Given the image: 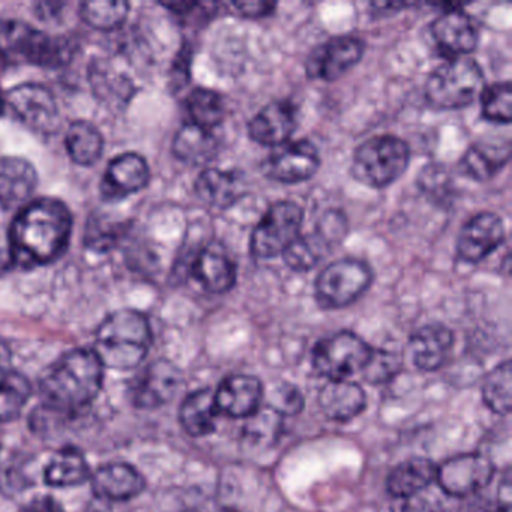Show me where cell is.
<instances>
[{
    "instance_id": "obj_1",
    "label": "cell",
    "mask_w": 512,
    "mask_h": 512,
    "mask_svg": "<svg viewBox=\"0 0 512 512\" xmlns=\"http://www.w3.org/2000/svg\"><path fill=\"white\" fill-rule=\"evenodd\" d=\"M73 230V215L58 199L35 200L17 214L11 226L10 256L22 268L49 265L64 254Z\"/></svg>"
},
{
    "instance_id": "obj_2",
    "label": "cell",
    "mask_w": 512,
    "mask_h": 512,
    "mask_svg": "<svg viewBox=\"0 0 512 512\" xmlns=\"http://www.w3.org/2000/svg\"><path fill=\"white\" fill-rule=\"evenodd\" d=\"M103 380L104 367L94 350H70L41 380V400L49 412L76 415L94 403Z\"/></svg>"
},
{
    "instance_id": "obj_3",
    "label": "cell",
    "mask_w": 512,
    "mask_h": 512,
    "mask_svg": "<svg viewBox=\"0 0 512 512\" xmlns=\"http://www.w3.org/2000/svg\"><path fill=\"white\" fill-rule=\"evenodd\" d=\"M151 343L152 331L146 316L139 311L121 310L101 323L92 350L103 367L127 371L145 361Z\"/></svg>"
},
{
    "instance_id": "obj_4",
    "label": "cell",
    "mask_w": 512,
    "mask_h": 512,
    "mask_svg": "<svg viewBox=\"0 0 512 512\" xmlns=\"http://www.w3.org/2000/svg\"><path fill=\"white\" fill-rule=\"evenodd\" d=\"M484 89V71L473 59L451 58L434 68L425 83V98L434 109L458 110L475 103Z\"/></svg>"
},
{
    "instance_id": "obj_5",
    "label": "cell",
    "mask_w": 512,
    "mask_h": 512,
    "mask_svg": "<svg viewBox=\"0 0 512 512\" xmlns=\"http://www.w3.org/2000/svg\"><path fill=\"white\" fill-rule=\"evenodd\" d=\"M409 163V145L400 137L382 134L365 140L355 149L352 173L362 184L380 190L398 181Z\"/></svg>"
},
{
    "instance_id": "obj_6",
    "label": "cell",
    "mask_w": 512,
    "mask_h": 512,
    "mask_svg": "<svg viewBox=\"0 0 512 512\" xmlns=\"http://www.w3.org/2000/svg\"><path fill=\"white\" fill-rule=\"evenodd\" d=\"M70 46L61 38L38 31L19 20L0 22V55L10 61L56 68L67 62Z\"/></svg>"
},
{
    "instance_id": "obj_7",
    "label": "cell",
    "mask_w": 512,
    "mask_h": 512,
    "mask_svg": "<svg viewBox=\"0 0 512 512\" xmlns=\"http://www.w3.org/2000/svg\"><path fill=\"white\" fill-rule=\"evenodd\" d=\"M370 265L355 257L334 260L314 281L317 304L325 310H340L358 301L373 284Z\"/></svg>"
},
{
    "instance_id": "obj_8",
    "label": "cell",
    "mask_w": 512,
    "mask_h": 512,
    "mask_svg": "<svg viewBox=\"0 0 512 512\" xmlns=\"http://www.w3.org/2000/svg\"><path fill=\"white\" fill-rule=\"evenodd\" d=\"M304 209L298 203L281 200L269 206L251 235V254L257 259L281 256L302 233Z\"/></svg>"
},
{
    "instance_id": "obj_9",
    "label": "cell",
    "mask_w": 512,
    "mask_h": 512,
    "mask_svg": "<svg viewBox=\"0 0 512 512\" xmlns=\"http://www.w3.org/2000/svg\"><path fill=\"white\" fill-rule=\"evenodd\" d=\"M371 355L373 349L359 335L341 331L316 344L313 365L326 379L349 380L353 374L364 370Z\"/></svg>"
},
{
    "instance_id": "obj_10",
    "label": "cell",
    "mask_w": 512,
    "mask_h": 512,
    "mask_svg": "<svg viewBox=\"0 0 512 512\" xmlns=\"http://www.w3.org/2000/svg\"><path fill=\"white\" fill-rule=\"evenodd\" d=\"M494 475L493 461L479 452L455 455L437 467L436 481L440 490L451 497H469L490 484Z\"/></svg>"
},
{
    "instance_id": "obj_11",
    "label": "cell",
    "mask_w": 512,
    "mask_h": 512,
    "mask_svg": "<svg viewBox=\"0 0 512 512\" xmlns=\"http://www.w3.org/2000/svg\"><path fill=\"white\" fill-rule=\"evenodd\" d=\"M14 115L35 133L55 134L61 127V113L52 92L37 83H25L7 94Z\"/></svg>"
},
{
    "instance_id": "obj_12",
    "label": "cell",
    "mask_w": 512,
    "mask_h": 512,
    "mask_svg": "<svg viewBox=\"0 0 512 512\" xmlns=\"http://www.w3.org/2000/svg\"><path fill=\"white\" fill-rule=\"evenodd\" d=\"M365 52V43L355 35H337L310 53L307 76L323 82H335L352 70Z\"/></svg>"
},
{
    "instance_id": "obj_13",
    "label": "cell",
    "mask_w": 512,
    "mask_h": 512,
    "mask_svg": "<svg viewBox=\"0 0 512 512\" xmlns=\"http://www.w3.org/2000/svg\"><path fill=\"white\" fill-rule=\"evenodd\" d=\"M263 167L272 181L299 184L316 175L320 167V154L310 140H289L272 149Z\"/></svg>"
},
{
    "instance_id": "obj_14",
    "label": "cell",
    "mask_w": 512,
    "mask_h": 512,
    "mask_svg": "<svg viewBox=\"0 0 512 512\" xmlns=\"http://www.w3.org/2000/svg\"><path fill=\"white\" fill-rule=\"evenodd\" d=\"M505 241V224L494 212H479L473 215L457 238V256L463 262L476 265L487 259Z\"/></svg>"
},
{
    "instance_id": "obj_15",
    "label": "cell",
    "mask_w": 512,
    "mask_h": 512,
    "mask_svg": "<svg viewBox=\"0 0 512 512\" xmlns=\"http://www.w3.org/2000/svg\"><path fill=\"white\" fill-rule=\"evenodd\" d=\"M431 35L437 46L451 58H463L478 46L479 32L475 20L451 5L431 23Z\"/></svg>"
},
{
    "instance_id": "obj_16",
    "label": "cell",
    "mask_w": 512,
    "mask_h": 512,
    "mask_svg": "<svg viewBox=\"0 0 512 512\" xmlns=\"http://www.w3.org/2000/svg\"><path fill=\"white\" fill-rule=\"evenodd\" d=\"M194 280L206 292L221 295L235 287L238 280V266L218 242H211L197 251L190 266Z\"/></svg>"
},
{
    "instance_id": "obj_17",
    "label": "cell",
    "mask_w": 512,
    "mask_h": 512,
    "mask_svg": "<svg viewBox=\"0 0 512 512\" xmlns=\"http://www.w3.org/2000/svg\"><path fill=\"white\" fill-rule=\"evenodd\" d=\"M298 125V110L289 100H275L263 106L248 122V136L262 146L283 145L292 140Z\"/></svg>"
},
{
    "instance_id": "obj_18",
    "label": "cell",
    "mask_w": 512,
    "mask_h": 512,
    "mask_svg": "<svg viewBox=\"0 0 512 512\" xmlns=\"http://www.w3.org/2000/svg\"><path fill=\"white\" fill-rule=\"evenodd\" d=\"M182 385V374L175 365L157 361L137 376L131 394L139 409H157L169 403Z\"/></svg>"
},
{
    "instance_id": "obj_19",
    "label": "cell",
    "mask_w": 512,
    "mask_h": 512,
    "mask_svg": "<svg viewBox=\"0 0 512 512\" xmlns=\"http://www.w3.org/2000/svg\"><path fill=\"white\" fill-rule=\"evenodd\" d=\"M92 493L109 502H128L145 491L142 473L128 463H109L91 475Z\"/></svg>"
},
{
    "instance_id": "obj_20",
    "label": "cell",
    "mask_w": 512,
    "mask_h": 512,
    "mask_svg": "<svg viewBox=\"0 0 512 512\" xmlns=\"http://www.w3.org/2000/svg\"><path fill=\"white\" fill-rule=\"evenodd\" d=\"M197 197L215 209H229L247 194V179L239 170L205 169L194 185Z\"/></svg>"
},
{
    "instance_id": "obj_21",
    "label": "cell",
    "mask_w": 512,
    "mask_h": 512,
    "mask_svg": "<svg viewBox=\"0 0 512 512\" xmlns=\"http://www.w3.org/2000/svg\"><path fill=\"white\" fill-rule=\"evenodd\" d=\"M149 182V167L145 158L137 154H124L110 161L101 193L107 200L125 199L139 193Z\"/></svg>"
},
{
    "instance_id": "obj_22",
    "label": "cell",
    "mask_w": 512,
    "mask_h": 512,
    "mask_svg": "<svg viewBox=\"0 0 512 512\" xmlns=\"http://www.w3.org/2000/svg\"><path fill=\"white\" fill-rule=\"evenodd\" d=\"M262 395L259 379L245 374L227 377L214 392L218 412L230 418H250L260 409Z\"/></svg>"
},
{
    "instance_id": "obj_23",
    "label": "cell",
    "mask_w": 512,
    "mask_h": 512,
    "mask_svg": "<svg viewBox=\"0 0 512 512\" xmlns=\"http://www.w3.org/2000/svg\"><path fill=\"white\" fill-rule=\"evenodd\" d=\"M454 346L451 329L440 323L422 326L410 337L413 364L422 371H436L445 364Z\"/></svg>"
},
{
    "instance_id": "obj_24",
    "label": "cell",
    "mask_w": 512,
    "mask_h": 512,
    "mask_svg": "<svg viewBox=\"0 0 512 512\" xmlns=\"http://www.w3.org/2000/svg\"><path fill=\"white\" fill-rule=\"evenodd\" d=\"M38 185L35 167L25 158H0V206L5 209L25 205Z\"/></svg>"
},
{
    "instance_id": "obj_25",
    "label": "cell",
    "mask_w": 512,
    "mask_h": 512,
    "mask_svg": "<svg viewBox=\"0 0 512 512\" xmlns=\"http://www.w3.org/2000/svg\"><path fill=\"white\" fill-rule=\"evenodd\" d=\"M320 410L326 418L347 422L367 406L364 389L350 380H329L319 394Z\"/></svg>"
},
{
    "instance_id": "obj_26",
    "label": "cell",
    "mask_w": 512,
    "mask_h": 512,
    "mask_svg": "<svg viewBox=\"0 0 512 512\" xmlns=\"http://www.w3.org/2000/svg\"><path fill=\"white\" fill-rule=\"evenodd\" d=\"M511 157L509 142H478L466 149L458 169L472 181L485 182L497 175Z\"/></svg>"
},
{
    "instance_id": "obj_27",
    "label": "cell",
    "mask_w": 512,
    "mask_h": 512,
    "mask_svg": "<svg viewBox=\"0 0 512 512\" xmlns=\"http://www.w3.org/2000/svg\"><path fill=\"white\" fill-rule=\"evenodd\" d=\"M91 475L85 454L74 446H65L50 457L43 476L49 487L68 488L85 484Z\"/></svg>"
},
{
    "instance_id": "obj_28",
    "label": "cell",
    "mask_w": 512,
    "mask_h": 512,
    "mask_svg": "<svg viewBox=\"0 0 512 512\" xmlns=\"http://www.w3.org/2000/svg\"><path fill=\"white\" fill-rule=\"evenodd\" d=\"M437 467L427 458H410L398 464L388 476L389 494L395 499H406L427 490L436 481Z\"/></svg>"
},
{
    "instance_id": "obj_29",
    "label": "cell",
    "mask_w": 512,
    "mask_h": 512,
    "mask_svg": "<svg viewBox=\"0 0 512 512\" xmlns=\"http://www.w3.org/2000/svg\"><path fill=\"white\" fill-rule=\"evenodd\" d=\"M218 415L220 412L211 389H199L187 395L179 409L182 428L193 437H205L214 433Z\"/></svg>"
},
{
    "instance_id": "obj_30",
    "label": "cell",
    "mask_w": 512,
    "mask_h": 512,
    "mask_svg": "<svg viewBox=\"0 0 512 512\" xmlns=\"http://www.w3.org/2000/svg\"><path fill=\"white\" fill-rule=\"evenodd\" d=\"M335 247L337 244L316 226L313 232L301 233L281 256L292 271L308 272L316 268Z\"/></svg>"
},
{
    "instance_id": "obj_31",
    "label": "cell",
    "mask_w": 512,
    "mask_h": 512,
    "mask_svg": "<svg viewBox=\"0 0 512 512\" xmlns=\"http://www.w3.org/2000/svg\"><path fill=\"white\" fill-rule=\"evenodd\" d=\"M172 151L175 157L184 163L191 164V166H203L217 157L220 143L212 131L197 127L190 122L176 133Z\"/></svg>"
},
{
    "instance_id": "obj_32",
    "label": "cell",
    "mask_w": 512,
    "mask_h": 512,
    "mask_svg": "<svg viewBox=\"0 0 512 512\" xmlns=\"http://www.w3.org/2000/svg\"><path fill=\"white\" fill-rule=\"evenodd\" d=\"M65 143L71 160L79 166H92L103 154V136L91 122L79 121L71 124Z\"/></svg>"
},
{
    "instance_id": "obj_33",
    "label": "cell",
    "mask_w": 512,
    "mask_h": 512,
    "mask_svg": "<svg viewBox=\"0 0 512 512\" xmlns=\"http://www.w3.org/2000/svg\"><path fill=\"white\" fill-rule=\"evenodd\" d=\"M188 115L191 124L212 131L223 124L226 118L224 98L217 91L208 88H196L187 98Z\"/></svg>"
},
{
    "instance_id": "obj_34",
    "label": "cell",
    "mask_w": 512,
    "mask_h": 512,
    "mask_svg": "<svg viewBox=\"0 0 512 512\" xmlns=\"http://www.w3.org/2000/svg\"><path fill=\"white\" fill-rule=\"evenodd\" d=\"M32 395V385L22 373L11 371L0 382V424L16 421Z\"/></svg>"
},
{
    "instance_id": "obj_35",
    "label": "cell",
    "mask_w": 512,
    "mask_h": 512,
    "mask_svg": "<svg viewBox=\"0 0 512 512\" xmlns=\"http://www.w3.org/2000/svg\"><path fill=\"white\" fill-rule=\"evenodd\" d=\"M485 406L497 415H508L512 406L511 362L497 365L482 385Z\"/></svg>"
},
{
    "instance_id": "obj_36",
    "label": "cell",
    "mask_w": 512,
    "mask_h": 512,
    "mask_svg": "<svg viewBox=\"0 0 512 512\" xmlns=\"http://www.w3.org/2000/svg\"><path fill=\"white\" fill-rule=\"evenodd\" d=\"M130 5L127 2H110V0H94L85 2L80 8L82 19L100 31H113L118 29L127 20Z\"/></svg>"
},
{
    "instance_id": "obj_37",
    "label": "cell",
    "mask_w": 512,
    "mask_h": 512,
    "mask_svg": "<svg viewBox=\"0 0 512 512\" xmlns=\"http://www.w3.org/2000/svg\"><path fill=\"white\" fill-rule=\"evenodd\" d=\"M482 116L494 124H509L512 119V91L509 82L493 83L482 89Z\"/></svg>"
},
{
    "instance_id": "obj_38",
    "label": "cell",
    "mask_w": 512,
    "mask_h": 512,
    "mask_svg": "<svg viewBox=\"0 0 512 512\" xmlns=\"http://www.w3.org/2000/svg\"><path fill=\"white\" fill-rule=\"evenodd\" d=\"M419 187L430 199L439 203L451 200L452 193H454V182H452L448 170L439 164L424 167L419 176Z\"/></svg>"
},
{
    "instance_id": "obj_39",
    "label": "cell",
    "mask_w": 512,
    "mask_h": 512,
    "mask_svg": "<svg viewBox=\"0 0 512 512\" xmlns=\"http://www.w3.org/2000/svg\"><path fill=\"white\" fill-rule=\"evenodd\" d=\"M281 416L277 410L268 407V409H259L248 419L245 425V433L256 443L271 442V439L277 437L281 427Z\"/></svg>"
},
{
    "instance_id": "obj_40",
    "label": "cell",
    "mask_w": 512,
    "mask_h": 512,
    "mask_svg": "<svg viewBox=\"0 0 512 512\" xmlns=\"http://www.w3.org/2000/svg\"><path fill=\"white\" fill-rule=\"evenodd\" d=\"M119 238V229L115 223L104 220L101 217L91 218L86 229V245L91 250L104 253L112 250Z\"/></svg>"
},
{
    "instance_id": "obj_41",
    "label": "cell",
    "mask_w": 512,
    "mask_h": 512,
    "mask_svg": "<svg viewBox=\"0 0 512 512\" xmlns=\"http://www.w3.org/2000/svg\"><path fill=\"white\" fill-rule=\"evenodd\" d=\"M398 364L391 353L376 352L373 350L370 361L365 365L364 373L365 379L371 383H382L386 380L392 379L397 373Z\"/></svg>"
},
{
    "instance_id": "obj_42",
    "label": "cell",
    "mask_w": 512,
    "mask_h": 512,
    "mask_svg": "<svg viewBox=\"0 0 512 512\" xmlns=\"http://www.w3.org/2000/svg\"><path fill=\"white\" fill-rule=\"evenodd\" d=\"M302 406H304V398L298 388L289 383H281L275 388L272 409L277 410L280 415H296Z\"/></svg>"
},
{
    "instance_id": "obj_43",
    "label": "cell",
    "mask_w": 512,
    "mask_h": 512,
    "mask_svg": "<svg viewBox=\"0 0 512 512\" xmlns=\"http://www.w3.org/2000/svg\"><path fill=\"white\" fill-rule=\"evenodd\" d=\"M398 512H443V505L434 494H428L427 490H424L401 499Z\"/></svg>"
},
{
    "instance_id": "obj_44",
    "label": "cell",
    "mask_w": 512,
    "mask_h": 512,
    "mask_svg": "<svg viewBox=\"0 0 512 512\" xmlns=\"http://www.w3.org/2000/svg\"><path fill=\"white\" fill-rule=\"evenodd\" d=\"M230 10L245 19H262L274 13L277 4L274 2H233L229 5Z\"/></svg>"
},
{
    "instance_id": "obj_45",
    "label": "cell",
    "mask_w": 512,
    "mask_h": 512,
    "mask_svg": "<svg viewBox=\"0 0 512 512\" xmlns=\"http://www.w3.org/2000/svg\"><path fill=\"white\" fill-rule=\"evenodd\" d=\"M25 512H65V509L55 497L40 496L26 506Z\"/></svg>"
},
{
    "instance_id": "obj_46",
    "label": "cell",
    "mask_w": 512,
    "mask_h": 512,
    "mask_svg": "<svg viewBox=\"0 0 512 512\" xmlns=\"http://www.w3.org/2000/svg\"><path fill=\"white\" fill-rule=\"evenodd\" d=\"M13 371V353L10 347L0 338V382Z\"/></svg>"
},
{
    "instance_id": "obj_47",
    "label": "cell",
    "mask_w": 512,
    "mask_h": 512,
    "mask_svg": "<svg viewBox=\"0 0 512 512\" xmlns=\"http://www.w3.org/2000/svg\"><path fill=\"white\" fill-rule=\"evenodd\" d=\"M469 512H509V508L500 505L499 502L484 503V505L473 506V511Z\"/></svg>"
},
{
    "instance_id": "obj_48",
    "label": "cell",
    "mask_w": 512,
    "mask_h": 512,
    "mask_svg": "<svg viewBox=\"0 0 512 512\" xmlns=\"http://www.w3.org/2000/svg\"><path fill=\"white\" fill-rule=\"evenodd\" d=\"M13 260H11L10 254H2L0 253V274H4V272L8 271L10 266H13Z\"/></svg>"
}]
</instances>
